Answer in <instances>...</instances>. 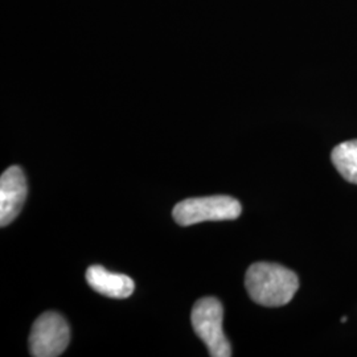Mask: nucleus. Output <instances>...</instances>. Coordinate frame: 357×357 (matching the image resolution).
Listing matches in <instances>:
<instances>
[{"instance_id":"1","label":"nucleus","mask_w":357,"mask_h":357,"mask_svg":"<svg viewBox=\"0 0 357 357\" xmlns=\"http://www.w3.org/2000/svg\"><path fill=\"white\" fill-rule=\"evenodd\" d=\"M245 286L255 303L282 307L291 302L299 289L298 275L278 264L258 262L248 268Z\"/></svg>"},{"instance_id":"2","label":"nucleus","mask_w":357,"mask_h":357,"mask_svg":"<svg viewBox=\"0 0 357 357\" xmlns=\"http://www.w3.org/2000/svg\"><path fill=\"white\" fill-rule=\"evenodd\" d=\"M243 212L241 203L230 196L217 195L187 199L175 205L174 220L181 227H191L204 221L236 220Z\"/></svg>"},{"instance_id":"3","label":"nucleus","mask_w":357,"mask_h":357,"mask_svg":"<svg viewBox=\"0 0 357 357\" xmlns=\"http://www.w3.org/2000/svg\"><path fill=\"white\" fill-rule=\"evenodd\" d=\"M224 307L217 298H202L193 306L192 327L212 357H230L231 348L222 330Z\"/></svg>"},{"instance_id":"4","label":"nucleus","mask_w":357,"mask_h":357,"mask_svg":"<svg viewBox=\"0 0 357 357\" xmlns=\"http://www.w3.org/2000/svg\"><path fill=\"white\" fill-rule=\"evenodd\" d=\"M70 340L66 320L57 312L48 311L35 320L29 335V351L35 357L63 355Z\"/></svg>"},{"instance_id":"5","label":"nucleus","mask_w":357,"mask_h":357,"mask_svg":"<svg viewBox=\"0 0 357 357\" xmlns=\"http://www.w3.org/2000/svg\"><path fill=\"white\" fill-rule=\"evenodd\" d=\"M26 178L20 167L6 169L0 178V225L7 227L19 216L26 199Z\"/></svg>"},{"instance_id":"6","label":"nucleus","mask_w":357,"mask_h":357,"mask_svg":"<svg viewBox=\"0 0 357 357\" xmlns=\"http://www.w3.org/2000/svg\"><path fill=\"white\" fill-rule=\"evenodd\" d=\"M86 282L94 291L113 299H126L135 289V283L128 275L112 273L100 265L86 270Z\"/></svg>"},{"instance_id":"7","label":"nucleus","mask_w":357,"mask_h":357,"mask_svg":"<svg viewBox=\"0 0 357 357\" xmlns=\"http://www.w3.org/2000/svg\"><path fill=\"white\" fill-rule=\"evenodd\" d=\"M331 160L347 181L357 184V139L337 144L332 150Z\"/></svg>"},{"instance_id":"8","label":"nucleus","mask_w":357,"mask_h":357,"mask_svg":"<svg viewBox=\"0 0 357 357\" xmlns=\"http://www.w3.org/2000/svg\"><path fill=\"white\" fill-rule=\"evenodd\" d=\"M347 317H343V318H342V320H340V321H342V323H347Z\"/></svg>"}]
</instances>
